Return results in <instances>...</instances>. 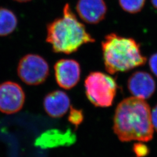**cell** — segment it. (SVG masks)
<instances>
[{
    "label": "cell",
    "instance_id": "3957f363",
    "mask_svg": "<svg viewBox=\"0 0 157 157\" xmlns=\"http://www.w3.org/2000/svg\"><path fill=\"white\" fill-rule=\"evenodd\" d=\"M105 70L111 75L125 72L144 65L147 60L136 40L111 33L101 43Z\"/></svg>",
    "mask_w": 157,
    "mask_h": 157
},
{
    "label": "cell",
    "instance_id": "8992f818",
    "mask_svg": "<svg viewBox=\"0 0 157 157\" xmlns=\"http://www.w3.org/2000/svg\"><path fill=\"white\" fill-rule=\"evenodd\" d=\"M25 101V94L17 83L8 81L0 84V111L6 114L19 112Z\"/></svg>",
    "mask_w": 157,
    "mask_h": 157
},
{
    "label": "cell",
    "instance_id": "4fadbf2b",
    "mask_svg": "<svg viewBox=\"0 0 157 157\" xmlns=\"http://www.w3.org/2000/svg\"><path fill=\"white\" fill-rule=\"evenodd\" d=\"M119 6L124 11L135 14L143 10L146 0H118Z\"/></svg>",
    "mask_w": 157,
    "mask_h": 157
},
{
    "label": "cell",
    "instance_id": "ba28073f",
    "mask_svg": "<svg viewBox=\"0 0 157 157\" xmlns=\"http://www.w3.org/2000/svg\"><path fill=\"white\" fill-rule=\"evenodd\" d=\"M128 88L135 97L146 100L155 93L156 83L150 73L144 71H136L128 78Z\"/></svg>",
    "mask_w": 157,
    "mask_h": 157
},
{
    "label": "cell",
    "instance_id": "5bb4252c",
    "mask_svg": "<svg viewBox=\"0 0 157 157\" xmlns=\"http://www.w3.org/2000/svg\"><path fill=\"white\" fill-rule=\"evenodd\" d=\"M67 119L69 122L77 129L84 120V114L83 111L71 106L70 112Z\"/></svg>",
    "mask_w": 157,
    "mask_h": 157
},
{
    "label": "cell",
    "instance_id": "277c9868",
    "mask_svg": "<svg viewBox=\"0 0 157 157\" xmlns=\"http://www.w3.org/2000/svg\"><path fill=\"white\" fill-rule=\"evenodd\" d=\"M118 84L111 76L101 72H92L84 81L86 94L94 106H111L117 93Z\"/></svg>",
    "mask_w": 157,
    "mask_h": 157
},
{
    "label": "cell",
    "instance_id": "7c38bea8",
    "mask_svg": "<svg viewBox=\"0 0 157 157\" xmlns=\"http://www.w3.org/2000/svg\"><path fill=\"white\" fill-rule=\"evenodd\" d=\"M17 19L15 14L6 8H0V36H6L16 29Z\"/></svg>",
    "mask_w": 157,
    "mask_h": 157
},
{
    "label": "cell",
    "instance_id": "5b68a950",
    "mask_svg": "<svg viewBox=\"0 0 157 157\" xmlns=\"http://www.w3.org/2000/svg\"><path fill=\"white\" fill-rule=\"evenodd\" d=\"M17 72L24 83L30 86H36L44 83L48 77L49 65L43 57L29 54L20 59Z\"/></svg>",
    "mask_w": 157,
    "mask_h": 157
},
{
    "label": "cell",
    "instance_id": "9a60e30c",
    "mask_svg": "<svg viewBox=\"0 0 157 157\" xmlns=\"http://www.w3.org/2000/svg\"><path fill=\"white\" fill-rule=\"evenodd\" d=\"M133 151L136 157H145L149 154L150 149L140 141V143H136L133 144Z\"/></svg>",
    "mask_w": 157,
    "mask_h": 157
},
{
    "label": "cell",
    "instance_id": "ac0fdd59",
    "mask_svg": "<svg viewBox=\"0 0 157 157\" xmlns=\"http://www.w3.org/2000/svg\"><path fill=\"white\" fill-rule=\"evenodd\" d=\"M151 2L153 6L157 9V0H151Z\"/></svg>",
    "mask_w": 157,
    "mask_h": 157
},
{
    "label": "cell",
    "instance_id": "7a4b0ae2",
    "mask_svg": "<svg viewBox=\"0 0 157 157\" xmlns=\"http://www.w3.org/2000/svg\"><path fill=\"white\" fill-rule=\"evenodd\" d=\"M95 41L67 3L63 7L62 17L47 26L46 41L56 53L71 54L82 45Z\"/></svg>",
    "mask_w": 157,
    "mask_h": 157
},
{
    "label": "cell",
    "instance_id": "d6986e66",
    "mask_svg": "<svg viewBox=\"0 0 157 157\" xmlns=\"http://www.w3.org/2000/svg\"><path fill=\"white\" fill-rule=\"evenodd\" d=\"M14 1H17V2H18L23 3V2H29V1H32V0H14Z\"/></svg>",
    "mask_w": 157,
    "mask_h": 157
},
{
    "label": "cell",
    "instance_id": "e0dca14e",
    "mask_svg": "<svg viewBox=\"0 0 157 157\" xmlns=\"http://www.w3.org/2000/svg\"><path fill=\"white\" fill-rule=\"evenodd\" d=\"M151 120L154 129L157 132V104L151 110Z\"/></svg>",
    "mask_w": 157,
    "mask_h": 157
},
{
    "label": "cell",
    "instance_id": "9c48e42d",
    "mask_svg": "<svg viewBox=\"0 0 157 157\" xmlns=\"http://www.w3.org/2000/svg\"><path fill=\"white\" fill-rule=\"evenodd\" d=\"M76 10L83 22L95 25L105 19L107 6L104 0H78Z\"/></svg>",
    "mask_w": 157,
    "mask_h": 157
},
{
    "label": "cell",
    "instance_id": "30bf717a",
    "mask_svg": "<svg viewBox=\"0 0 157 157\" xmlns=\"http://www.w3.org/2000/svg\"><path fill=\"white\" fill-rule=\"evenodd\" d=\"M76 140V135L71 129H67L65 132L58 129H50L37 137L34 144L43 149H48L71 146L75 143Z\"/></svg>",
    "mask_w": 157,
    "mask_h": 157
},
{
    "label": "cell",
    "instance_id": "8fae6325",
    "mask_svg": "<svg viewBox=\"0 0 157 157\" xmlns=\"http://www.w3.org/2000/svg\"><path fill=\"white\" fill-rule=\"evenodd\" d=\"M45 112L52 118L62 117L71 107V100L67 94L61 90H55L48 93L44 99Z\"/></svg>",
    "mask_w": 157,
    "mask_h": 157
},
{
    "label": "cell",
    "instance_id": "6da1fadb",
    "mask_svg": "<svg viewBox=\"0 0 157 157\" xmlns=\"http://www.w3.org/2000/svg\"><path fill=\"white\" fill-rule=\"evenodd\" d=\"M113 129L122 142H148L152 140L154 127L148 104L135 97L124 99L116 108Z\"/></svg>",
    "mask_w": 157,
    "mask_h": 157
},
{
    "label": "cell",
    "instance_id": "52a82bcc",
    "mask_svg": "<svg viewBox=\"0 0 157 157\" xmlns=\"http://www.w3.org/2000/svg\"><path fill=\"white\" fill-rule=\"evenodd\" d=\"M54 73L56 83L66 90L73 88L81 76L80 63L73 59H61L55 63Z\"/></svg>",
    "mask_w": 157,
    "mask_h": 157
},
{
    "label": "cell",
    "instance_id": "2e32d148",
    "mask_svg": "<svg viewBox=\"0 0 157 157\" xmlns=\"http://www.w3.org/2000/svg\"><path fill=\"white\" fill-rule=\"evenodd\" d=\"M148 64L151 71L157 77V52L153 54L150 57Z\"/></svg>",
    "mask_w": 157,
    "mask_h": 157
}]
</instances>
